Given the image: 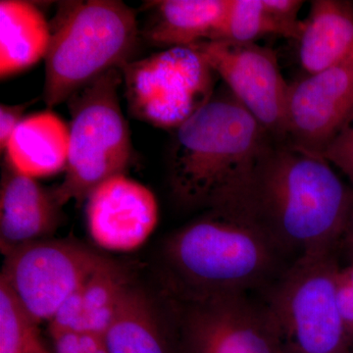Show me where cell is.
<instances>
[{
	"mask_svg": "<svg viewBox=\"0 0 353 353\" xmlns=\"http://www.w3.org/2000/svg\"><path fill=\"white\" fill-rule=\"evenodd\" d=\"M104 339L109 353H171L161 314L145 292L132 285Z\"/></svg>",
	"mask_w": 353,
	"mask_h": 353,
	"instance_id": "19",
	"label": "cell"
},
{
	"mask_svg": "<svg viewBox=\"0 0 353 353\" xmlns=\"http://www.w3.org/2000/svg\"><path fill=\"white\" fill-rule=\"evenodd\" d=\"M275 141H285L290 83L275 51L256 43L206 41L190 46Z\"/></svg>",
	"mask_w": 353,
	"mask_h": 353,
	"instance_id": "10",
	"label": "cell"
},
{
	"mask_svg": "<svg viewBox=\"0 0 353 353\" xmlns=\"http://www.w3.org/2000/svg\"><path fill=\"white\" fill-rule=\"evenodd\" d=\"M299 43L301 68L309 74L353 58V2L313 0Z\"/></svg>",
	"mask_w": 353,
	"mask_h": 353,
	"instance_id": "17",
	"label": "cell"
},
{
	"mask_svg": "<svg viewBox=\"0 0 353 353\" xmlns=\"http://www.w3.org/2000/svg\"><path fill=\"white\" fill-rule=\"evenodd\" d=\"M50 25L38 6L24 0L0 1V77L2 80L46 59Z\"/></svg>",
	"mask_w": 353,
	"mask_h": 353,
	"instance_id": "18",
	"label": "cell"
},
{
	"mask_svg": "<svg viewBox=\"0 0 353 353\" xmlns=\"http://www.w3.org/2000/svg\"><path fill=\"white\" fill-rule=\"evenodd\" d=\"M150 10L141 36L157 48H190L219 39L229 0H158Z\"/></svg>",
	"mask_w": 353,
	"mask_h": 353,
	"instance_id": "15",
	"label": "cell"
},
{
	"mask_svg": "<svg viewBox=\"0 0 353 353\" xmlns=\"http://www.w3.org/2000/svg\"><path fill=\"white\" fill-rule=\"evenodd\" d=\"M353 123V58L290 83L285 141L323 155Z\"/></svg>",
	"mask_w": 353,
	"mask_h": 353,
	"instance_id": "11",
	"label": "cell"
},
{
	"mask_svg": "<svg viewBox=\"0 0 353 353\" xmlns=\"http://www.w3.org/2000/svg\"><path fill=\"white\" fill-rule=\"evenodd\" d=\"M85 212L92 241L115 252L138 250L159 220L154 194L126 174L110 176L97 185L85 199Z\"/></svg>",
	"mask_w": 353,
	"mask_h": 353,
	"instance_id": "12",
	"label": "cell"
},
{
	"mask_svg": "<svg viewBox=\"0 0 353 353\" xmlns=\"http://www.w3.org/2000/svg\"><path fill=\"white\" fill-rule=\"evenodd\" d=\"M106 257L80 243L41 240L6 256V281L36 321L50 323L67 299Z\"/></svg>",
	"mask_w": 353,
	"mask_h": 353,
	"instance_id": "9",
	"label": "cell"
},
{
	"mask_svg": "<svg viewBox=\"0 0 353 353\" xmlns=\"http://www.w3.org/2000/svg\"><path fill=\"white\" fill-rule=\"evenodd\" d=\"M70 127L51 111L25 117L13 132L4 155L6 165L21 175L46 178L66 170Z\"/></svg>",
	"mask_w": 353,
	"mask_h": 353,
	"instance_id": "16",
	"label": "cell"
},
{
	"mask_svg": "<svg viewBox=\"0 0 353 353\" xmlns=\"http://www.w3.org/2000/svg\"><path fill=\"white\" fill-rule=\"evenodd\" d=\"M336 252L292 262L259 296L275 323L284 353H352L336 303Z\"/></svg>",
	"mask_w": 353,
	"mask_h": 353,
	"instance_id": "6",
	"label": "cell"
},
{
	"mask_svg": "<svg viewBox=\"0 0 353 353\" xmlns=\"http://www.w3.org/2000/svg\"><path fill=\"white\" fill-rule=\"evenodd\" d=\"M304 22L290 24L265 6L264 0H229L226 20L219 39L236 43H256L269 36L299 41Z\"/></svg>",
	"mask_w": 353,
	"mask_h": 353,
	"instance_id": "20",
	"label": "cell"
},
{
	"mask_svg": "<svg viewBox=\"0 0 353 353\" xmlns=\"http://www.w3.org/2000/svg\"><path fill=\"white\" fill-rule=\"evenodd\" d=\"M38 325L12 289L0 279V353H36L46 348Z\"/></svg>",
	"mask_w": 353,
	"mask_h": 353,
	"instance_id": "21",
	"label": "cell"
},
{
	"mask_svg": "<svg viewBox=\"0 0 353 353\" xmlns=\"http://www.w3.org/2000/svg\"><path fill=\"white\" fill-rule=\"evenodd\" d=\"M61 208L53 190L4 165L0 189V248L4 256L54 233L61 223Z\"/></svg>",
	"mask_w": 353,
	"mask_h": 353,
	"instance_id": "13",
	"label": "cell"
},
{
	"mask_svg": "<svg viewBox=\"0 0 353 353\" xmlns=\"http://www.w3.org/2000/svg\"><path fill=\"white\" fill-rule=\"evenodd\" d=\"M130 287V277L124 268L106 259L62 304L48 323V332L104 336Z\"/></svg>",
	"mask_w": 353,
	"mask_h": 353,
	"instance_id": "14",
	"label": "cell"
},
{
	"mask_svg": "<svg viewBox=\"0 0 353 353\" xmlns=\"http://www.w3.org/2000/svg\"><path fill=\"white\" fill-rule=\"evenodd\" d=\"M324 157L348 176L353 188V123L332 143Z\"/></svg>",
	"mask_w": 353,
	"mask_h": 353,
	"instance_id": "23",
	"label": "cell"
},
{
	"mask_svg": "<svg viewBox=\"0 0 353 353\" xmlns=\"http://www.w3.org/2000/svg\"><path fill=\"white\" fill-rule=\"evenodd\" d=\"M53 353H109L104 336L81 332H51Z\"/></svg>",
	"mask_w": 353,
	"mask_h": 353,
	"instance_id": "22",
	"label": "cell"
},
{
	"mask_svg": "<svg viewBox=\"0 0 353 353\" xmlns=\"http://www.w3.org/2000/svg\"><path fill=\"white\" fill-rule=\"evenodd\" d=\"M171 296L194 299L259 294L292 262L252 220L234 209H211L165 241Z\"/></svg>",
	"mask_w": 353,
	"mask_h": 353,
	"instance_id": "3",
	"label": "cell"
},
{
	"mask_svg": "<svg viewBox=\"0 0 353 353\" xmlns=\"http://www.w3.org/2000/svg\"><path fill=\"white\" fill-rule=\"evenodd\" d=\"M120 69L81 88L67 101L71 114L68 163L53 189L60 205L85 201L99 183L125 174L132 157L131 134L120 106Z\"/></svg>",
	"mask_w": 353,
	"mask_h": 353,
	"instance_id": "5",
	"label": "cell"
},
{
	"mask_svg": "<svg viewBox=\"0 0 353 353\" xmlns=\"http://www.w3.org/2000/svg\"><path fill=\"white\" fill-rule=\"evenodd\" d=\"M341 270H343L345 275L347 276L350 282L352 283L353 287V263L348 265L347 267H341Z\"/></svg>",
	"mask_w": 353,
	"mask_h": 353,
	"instance_id": "26",
	"label": "cell"
},
{
	"mask_svg": "<svg viewBox=\"0 0 353 353\" xmlns=\"http://www.w3.org/2000/svg\"><path fill=\"white\" fill-rule=\"evenodd\" d=\"M120 70L132 117L160 129L175 131L216 92L218 76L192 48H167Z\"/></svg>",
	"mask_w": 353,
	"mask_h": 353,
	"instance_id": "7",
	"label": "cell"
},
{
	"mask_svg": "<svg viewBox=\"0 0 353 353\" xmlns=\"http://www.w3.org/2000/svg\"><path fill=\"white\" fill-rule=\"evenodd\" d=\"M31 102L17 104V105H7L1 104L0 106V148L4 152L13 132L19 126L20 123L24 120L26 109L29 108Z\"/></svg>",
	"mask_w": 353,
	"mask_h": 353,
	"instance_id": "24",
	"label": "cell"
},
{
	"mask_svg": "<svg viewBox=\"0 0 353 353\" xmlns=\"http://www.w3.org/2000/svg\"><path fill=\"white\" fill-rule=\"evenodd\" d=\"M273 141L223 85L174 131L169 157L172 196L185 209L234 208Z\"/></svg>",
	"mask_w": 353,
	"mask_h": 353,
	"instance_id": "2",
	"label": "cell"
},
{
	"mask_svg": "<svg viewBox=\"0 0 353 353\" xmlns=\"http://www.w3.org/2000/svg\"><path fill=\"white\" fill-rule=\"evenodd\" d=\"M353 189V188H352ZM347 241L348 245L353 250V201L352 209H350V217H348L347 231H345V239Z\"/></svg>",
	"mask_w": 353,
	"mask_h": 353,
	"instance_id": "25",
	"label": "cell"
},
{
	"mask_svg": "<svg viewBox=\"0 0 353 353\" xmlns=\"http://www.w3.org/2000/svg\"><path fill=\"white\" fill-rule=\"evenodd\" d=\"M352 201V188L326 157L274 141L232 209L252 220L292 263L336 252Z\"/></svg>",
	"mask_w": 353,
	"mask_h": 353,
	"instance_id": "1",
	"label": "cell"
},
{
	"mask_svg": "<svg viewBox=\"0 0 353 353\" xmlns=\"http://www.w3.org/2000/svg\"><path fill=\"white\" fill-rule=\"evenodd\" d=\"M172 299L182 353H284L257 294Z\"/></svg>",
	"mask_w": 353,
	"mask_h": 353,
	"instance_id": "8",
	"label": "cell"
},
{
	"mask_svg": "<svg viewBox=\"0 0 353 353\" xmlns=\"http://www.w3.org/2000/svg\"><path fill=\"white\" fill-rule=\"evenodd\" d=\"M43 101L48 108L68 101L106 72L132 61L138 21L119 0H75L58 4L50 23Z\"/></svg>",
	"mask_w": 353,
	"mask_h": 353,
	"instance_id": "4",
	"label": "cell"
},
{
	"mask_svg": "<svg viewBox=\"0 0 353 353\" xmlns=\"http://www.w3.org/2000/svg\"><path fill=\"white\" fill-rule=\"evenodd\" d=\"M36 353H53V352H50V350H48V348H44V350H41V352H38Z\"/></svg>",
	"mask_w": 353,
	"mask_h": 353,
	"instance_id": "27",
	"label": "cell"
}]
</instances>
